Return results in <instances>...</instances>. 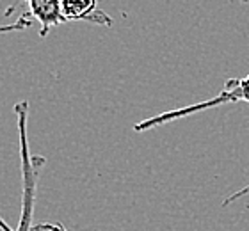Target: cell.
<instances>
[{"mask_svg": "<svg viewBox=\"0 0 249 231\" xmlns=\"http://www.w3.org/2000/svg\"><path fill=\"white\" fill-rule=\"evenodd\" d=\"M237 102L249 103V73L242 78H231V80H228L226 86L215 96L210 98V100L194 103V105H187V107L173 108V110H167V112L157 114V116H151L148 119H142V121H139V123L135 124L134 130L137 134H142V132H148V130L162 126V124H167L171 123V121H178V119L192 116V114L203 112V110H208V108L221 107V105H226V103H237Z\"/></svg>", "mask_w": 249, "mask_h": 231, "instance_id": "6da1fadb", "label": "cell"}, {"mask_svg": "<svg viewBox=\"0 0 249 231\" xmlns=\"http://www.w3.org/2000/svg\"><path fill=\"white\" fill-rule=\"evenodd\" d=\"M61 11L66 21H89L110 27L114 20L98 7V0H61Z\"/></svg>", "mask_w": 249, "mask_h": 231, "instance_id": "7a4b0ae2", "label": "cell"}, {"mask_svg": "<svg viewBox=\"0 0 249 231\" xmlns=\"http://www.w3.org/2000/svg\"><path fill=\"white\" fill-rule=\"evenodd\" d=\"M25 4L29 9V16L39 21L41 25V31H39L41 37L48 36V32L53 27L66 23L61 11V0H25Z\"/></svg>", "mask_w": 249, "mask_h": 231, "instance_id": "3957f363", "label": "cell"}, {"mask_svg": "<svg viewBox=\"0 0 249 231\" xmlns=\"http://www.w3.org/2000/svg\"><path fill=\"white\" fill-rule=\"evenodd\" d=\"M27 27H31V16H20L16 21L13 23H7V25H0V36L2 34H9V32H20V31H25Z\"/></svg>", "mask_w": 249, "mask_h": 231, "instance_id": "277c9868", "label": "cell"}, {"mask_svg": "<svg viewBox=\"0 0 249 231\" xmlns=\"http://www.w3.org/2000/svg\"><path fill=\"white\" fill-rule=\"evenodd\" d=\"M31 231H66L61 224H50V222H45V224H37L36 228H31Z\"/></svg>", "mask_w": 249, "mask_h": 231, "instance_id": "5b68a950", "label": "cell"}, {"mask_svg": "<svg viewBox=\"0 0 249 231\" xmlns=\"http://www.w3.org/2000/svg\"><path fill=\"white\" fill-rule=\"evenodd\" d=\"M242 2H249V0H242Z\"/></svg>", "mask_w": 249, "mask_h": 231, "instance_id": "8992f818", "label": "cell"}]
</instances>
